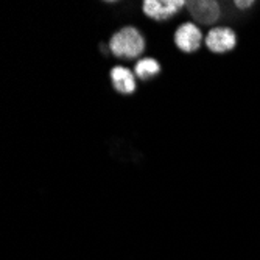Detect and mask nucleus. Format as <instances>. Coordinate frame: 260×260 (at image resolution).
<instances>
[{
	"label": "nucleus",
	"mask_w": 260,
	"mask_h": 260,
	"mask_svg": "<svg viewBox=\"0 0 260 260\" xmlns=\"http://www.w3.org/2000/svg\"><path fill=\"white\" fill-rule=\"evenodd\" d=\"M109 49L115 58L134 59L145 52V39L137 28L125 27L112 35Z\"/></svg>",
	"instance_id": "1"
},
{
	"label": "nucleus",
	"mask_w": 260,
	"mask_h": 260,
	"mask_svg": "<svg viewBox=\"0 0 260 260\" xmlns=\"http://www.w3.org/2000/svg\"><path fill=\"white\" fill-rule=\"evenodd\" d=\"M237 45V35L229 27H215L206 35V47L212 53H228Z\"/></svg>",
	"instance_id": "2"
},
{
	"label": "nucleus",
	"mask_w": 260,
	"mask_h": 260,
	"mask_svg": "<svg viewBox=\"0 0 260 260\" xmlns=\"http://www.w3.org/2000/svg\"><path fill=\"white\" fill-rule=\"evenodd\" d=\"M203 42V33L193 22H185L175 33V44L184 53L197 52Z\"/></svg>",
	"instance_id": "3"
},
{
	"label": "nucleus",
	"mask_w": 260,
	"mask_h": 260,
	"mask_svg": "<svg viewBox=\"0 0 260 260\" xmlns=\"http://www.w3.org/2000/svg\"><path fill=\"white\" fill-rule=\"evenodd\" d=\"M185 5L187 2L184 0H145L142 10L150 19L165 20L179 13Z\"/></svg>",
	"instance_id": "4"
},
{
	"label": "nucleus",
	"mask_w": 260,
	"mask_h": 260,
	"mask_svg": "<svg viewBox=\"0 0 260 260\" xmlns=\"http://www.w3.org/2000/svg\"><path fill=\"white\" fill-rule=\"evenodd\" d=\"M187 8L192 19L201 23V25H210V23L217 22L221 14V8L215 0H197V2H188Z\"/></svg>",
	"instance_id": "5"
},
{
	"label": "nucleus",
	"mask_w": 260,
	"mask_h": 260,
	"mask_svg": "<svg viewBox=\"0 0 260 260\" xmlns=\"http://www.w3.org/2000/svg\"><path fill=\"white\" fill-rule=\"evenodd\" d=\"M111 81H112V86L117 92L120 93H133L137 87L136 84V77H134V72H131L129 69L123 67V66H115L112 67L111 70Z\"/></svg>",
	"instance_id": "6"
},
{
	"label": "nucleus",
	"mask_w": 260,
	"mask_h": 260,
	"mask_svg": "<svg viewBox=\"0 0 260 260\" xmlns=\"http://www.w3.org/2000/svg\"><path fill=\"white\" fill-rule=\"evenodd\" d=\"M160 72V66L154 58H142L134 66V75L139 80H151Z\"/></svg>",
	"instance_id": "7"
},
{
	"label": "nucleus",
	"mask_w": 260,
	"mask_h": 260,
	"mask_svg": "<svg viewBox=\"0 0 260 260\" xmlns=\"http://www.w3.org/2000/svg\"><path fill=\"white\" fill-rule=\"evenodd\" d=\"M234 5L237 7L239 10H246V8H251L254 5V2H240V0H237V2H235Z\"/></svg>",
	"instance_id": "8"
}]
</instances>
